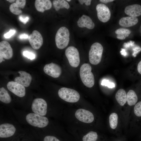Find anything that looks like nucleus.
<instances>
[{"label":"nucleus","instance_id":"1","mask_svg":"<svg viewBox=\"0 0 141 141\" xmlns=\"http://www.w3.org/2000/svg\"><path fill=\"white\" fill-rule=\"evenodd\" d=\"M91 70V66L88 63L83 64L80 70V76L83 83L89 88L92 87L95 84L94 76Z\"/></svg>","mask_w":141,"mask_h":141},{"label":"nucleus","instance_id":"2","mask_svg":"<svg viewBox=\"0 0 141 141\" xmlns=\"http://www.w3.org/2000/svg\"><path fill=\"white\" fill-rule=\"evenodd\" d=\"M25 119L27 122L34 127L43 128L46 127L49 123L48 118L34 113H30L26 116Z\"/></svg>","mask_w":141,"mask_h":141},{"label":"nucleus","instance_id":"3","mask_svg":"<svg viewBox=\"0 0 141 141\" xmlns=\"http://www.w3.org/2000/svg\"><path fill=\"white\" fill-rule=\"evenodd\" d=\"M69 32L67 28L63 26L57 30L55 37V41L57 48L63 49L68 45L69 41Z\"/></svg>","mask_w":141,"mask_h":141},{"label":"nucleus","instance_id":"4","mask_svg":"<svg viewBox=\"0 0 141 141\" xmlns=\"http://www.w3.org/2000/svg\"><path fill=\"white\" fill-rule=\"evenodd\" d=\"M103 48L101 44L98 42L93 43L89 52V59L91 64L96 65L101 62Z\"/></svg>","mask_w":141,"mask_h":141},{"label":"nucleus","instance_id":"5","mask_svg":"<svg viewBox=\"0 0 141 141\" xmlns=\"http://www.w3.org/2000/svg\"><path fill=\"white\" fill-rule=\"evenodd\" d=\"M58 95L61 99L70 103L78 102L80 97L79 94L76 91L65 87L61 88L58 90Z\"/></svg>","mask_w":141,"mask_h":141},{"label":"nucleus","instance_id":"6","mask_svg":"<svg viewBox=\"0 0 141 141\" xmlns=\"http://www.w3.org/2000/svg\"><path fill=\"white\" fill-rule=\"evenodd\" d=\"M65 54L71 66L74 67L78 66L80 59L78 51L76 48L72 46L68 47L65 50Z\"/></svg>","mask_w":141,"mask_h":141},{"label":"nucleus","instance_id":"7","mask_svg":"<svg viewBox=\"0 0 141 141\" xmlns=\"http://www.w3.org/2000/svg\"><path fill=\"white\" fill-rule=\"evenodd\" d=\"M31 109L33 113L45 116L47 111V102L42 98H35L32 102Z\"/></svg>","mask_w":141,"mask_h":141},{"label":"nucleus","instance_id":"8","mask_svg":"<svg viewBox=\"0 0 141 141\" xmlns=\"http://www.w3.org/2000/svg\"><path fill=\"white\" fill-rule=\"evenodd\" d=\"M96 9L98 18L100 21L106 22L109 21L111 17V13L107 6L103 4H99L97 5Z\"/></svg>","mask_w":141,"mask_h":141},{"label":"nucleus","instance_id":"9","mask_svg":"<svg viewBox=\"0 0 141 141\" xmlns=\"http://www.w3.org/2000/svg\"><path fill=\"white\" fill-rule=\"evenodd\" d=\"M75 115L78 120L85 123H92L94 119V115L91 112L82 108L77 110L75 112Z\"/></svg>","mask_w":141,"mask_h":141},{"label":"nucleus","instance_id":"10","mask_svg":"<svg viewBox=\"0 0 141 141\" xmlns=\"http://www.w3.org/2000/svg\"><path fill=\"white\" fill-rule=\"evenodd\" d=\"M13 49L9 43L6 41L0 42V63L3 60V58L9 59L12 57Z\"/></svg>","mask_w":141,"mask_h":141},{"label":"nucleus","instance_id":"11","mask_svg":"<svg viewBox=\"0 0 141 141\" xmlns=\"http://www.w3.org/2000/svg\"><path fill=\"white\" fill-rule=\"evenodd\" d=\"M28 39L30 45L35 49H39L43 44L42 36L40 32L36 30L33 31L29 36Z\"/></svg>","mask_w":141,"mask_h":141},{"label":"nucleus","instance_id":"12","mask_svg":"<svg viewBox=\"0 0 141 141\" xmlns=\"http://www.w3.org/2000/svg\"><path fill=\"white\" fill-rule=\"evenodd\" d=\"M8 90L16 96L22 97L26 94V90L24 86L15 81H11L7 84Z\"/></svg>","mask_w":141,"mask_h":141},{"label":"nucleus","instance_id":"13","mask_svg":"<svg viewBox=\"0 0 141 141\" xmlns=\"http://www.w3.org/2000/svg\"><path fill=\"white\" fill-rule=\"evenodd\" d=\"M16 131V128L13 124L8 123L0 125V137L7 138L13 136Z\"/></svg>","mask_w":141,"mask_h":141},{"label":"nucleus","instance_id":"14","mask_svg":"<svg viewBox=\"0 0 141 141\" xmlns=\"http://www.w3.org/2000/svg\"><path fill=\"white\" fill-rule=\"evenodd\" d=\"M43 70L45 74L54 78L58 77L62 72L60 67L52 62L46 64L44 67Z\"/></svg>","mask_w":141,"mask_h":141},{"label":"nucleus","instance_id":"15","mask_svg":"<svg viewBox=\"0 0 141 141\" xmlns=\"http://www.w3.org/2000/svg\"><path fill=\"white\" fill-rule=\"evenodd\" d=\"M20 76L16 77L15 81L22 85L24 87H28L30 85L32 80V77L29 73L23 71L18 72Z\"/></svg>","mask_w":141,"mask_h":141},{"label":"nucleus","instance_id":"16","mask_svg":"<svg viewBox=\"0 0 141 141\" xmlns=\"http://www.w3.org/2000/svg\"><path fill=\"white\" fill-rule=\"evenodd\" d=\"M124 11L130 16L136 17L141 15V6L138 4L127 6L125 8Z\"/></svg>","mask_w":141,"mask_h":141},{"label":"nucleus","instance_id":"17","mask_svg":"<svg viewBox=\"0 0 141 141\" xmlns=\"http://www.w3.org/2000/svg\"><path fill=\"white\" fill-rule=\"evenodd\" d=\"M77 24L80 27H86L90 29H93L95 26V24L91 18L85 15H83L79 18Z\"/></svg>","mask_w":141,"mask_h":141},{"label":"nucleus","instance_id":"18","mask_svg":"<svg viewBox=\"0 0 141 141\" xmlns=\"http://www.w3.org/2000/svg\"><path fill=\"white\" fill-rule=\"evenodd\" d=\"M26 3L25 0H17L16 2L12 3L9 6L10 11L15 15H19L22 13L20 8H24Z\"/></svg>","mask_w":141,"mask_h":141},{"label":"nucleus","instance_id":"19","mask_svg":"<svg viewBox=\"0 0 141 141\" xmlns=\"http://www.w3.org/2000/svg\"><path fill=\"white\" fill-rule=\"evenodd\" d=\"M34 5L38 11L43 13L44 11L50 9L52 7V3L49 0H36Z\"/></svg>","mask_w":141,"mask_h":141},{"label":"nucleus","instance_id":"20","mask_svg":"<svg viewBox=\"0 0 141 141\" xmlns=\"http://www.w3.org/2000/svg\"><path fill=\"white\" fill-rule=\"evenodd\" d=\"M138 21V19L137 17L130 16L125 17L119 20V24L122 26L129 27L136 25Z\"/></svg>","mask_w":141,"mask_h":141},{"label":"nucleus","instance_id":"21","mask_svg":"<svg viewBox=\"0 0 141 141\" xmlns=\"http://www.w3.org/2000/svg\"><path fill=\"white\" fill-rule=\"evenodd\" d=\"M115 98L118 103L121 106H123L127 101V94L123 89H119L117 91Z\"/></svg>","mask_w":141,"mask_h":141},{"label":"nucleus","instance_id":"22","mask_svg":"<svg viewBox=\"0 0 141 141\" xmlns=\"http://www.w3.org/2000/svg\"><path fill=\"white\" fill-rule=\"evenodd\" d=\"M127 104L130 106L135 105L138 101V97L135 91L132 90H130L127 94Z\"/></svg>","mask_w":141,"mask_h":141},{"label":"nucleus","instance_id":"23","mask_svg":"<svg viewBox=\"0 0 141 141\" xmlns=\"http://www.w3.org/2000/svg\"><path fill=\"white\" fill-rule=\"evenodd\" d=\"M0 100L2 102L6 104L9 103L11 101L10 96L3 87L0 89Z\"/></svg>","mask_w":141,"mask_h":141},{"label":"nucleus","instance_id":"24","mask_svg":"<svg viewBox=\"0 0 141 141\" xmlns=\"http://www.w3.org/2000/svg\"><path fill=\"white\" fill-rule=\"evenodd\" d=\"M53 6L56 11L60 9L65 8L68 9L70 6L68 3L64 0H55L53 1Z\"/></svg>","mask_w":141,"mask_h":141},{"label":"nucleus","instance_id":"25","mask_svg":"<svg viewBox=\"0 0 141 141\" xmlns=\"http://www.w3.org/2000/svg\"><path fill=\"white\" fill-rule=\"evenodd\" d=\"M131 31L129 30L124 28H120L115 31L117 34L116 37L118 39L124 40L128 37L130 34Z\"/></svg>","mask_w":141,"mask_h":141},{"label":"nucleus","instance_id":"26","mask_svg":"<svg viewBox=\"0 0 141 141\" xmlns=\"http://www.w3.org/2000/svg\"><path fill=\"white\" fill-rule=\"evenodd\" d=\"M118 116L115 113H112L110 115L109 117V122L110 128L113 129H115L118 124Z\"/></svg>","mask_w":141,"mask_h":141},{"label":"nucleus","instance_id":"27","mask_svg":"<svg viewBox=\"0 0 141 141\" xmlns=\"http://www.w3.org/2000/svg\"><path fill=\"white\" fill-rule=\"evenodd\" d=\"M97 133L95 132L91 131L84 136L83 141H96L98 138Z\"/></svg>","mask_w":141,"mask_h":141},{"label":"nucleus","instance_id":"28","mask_svg":"<svg viewBox=\"0 0 141 141\" xmlns=\"http://www.w3.org/2000/svg\"><path fill=\"white\" fill-rule=\"evenodd\" d=\"M134 111L136 115L138 117L141 116V101H139L135 104Z\"/></svg>","mask_w":141,"mask_h":141},{"label":"nucleus","instance_id":"29","mask_svg":"<svg viewBox=\"0 0 141 141\" xmlns=\"http://www.w3.org/2000/svg\"><path fill=\"white\" fill-rule=\"evenodd\" d=\"M101 84L102 85L107 86L110 88H112L115 87V84L114 83L110 82L107 80H103Z\"/></svg>","mask_w":141,"mask_h":141},{"label":"nucleus","instance_id":"30","mask_svg":"<svg viewBox=\"0 0 141 141\" xmlns=\"http://www.w3.org/2000/svg\"><path fill=\"white\" fill-rule=\"evenodd\" d=\"M23 54L24 56L31 60H33L35 58V56L34 54L27 51H24Z\"/></svg>","mask_w":141,"mask_h":141},{"label":"nucleus","instance_id":"31","mask_svg":"<svg viewBox=\"0 0 141 141\" xmlns=\"http://www.w3.org/2000/svg\"><path fill=\"white\" fill-rule=\"evenodd\" d=\"M43 141H60L56 137L51 136H46L44 138Z\"/></svg>","mask_w":141,"mask_h":141},{"label":"nucleus","instance_id":"32","mask_svg":"<svg viewBox=\"0 0 141 141\" xmlns=\"http://www.w3.org/2000/svg\"><path fill=\"white\" fill-rule=\"evenodd\" d=\"M15 32L16 31L15 30H11L5 34L4 35V36L5 38H9L13 35L15 33Z\"/></svg>","mask_w":141,"mask_h":141},{"label":"nucleus","instance_id":"33","mask_svg":"<svg viewBox=\"0 0 141 141\" xmlns=\"http://www.w3.org/2000/svg\"><path fill=\"white\" fill-rule=\"evenodd\" d=\"M19 20L25 24H26L28 21L29 20L28 17H24L21 15L19 16Z\"/></svg>","mask_w":141,"mask_h":141},{"label":"nucleus","instance_id":"34","mask_svg":"<svg viewBox=\"0 0 141 141\" xmlns=\"http://www.w3.org/2000/svg\"><path fill=\"white\" fill-rule=\"evenodd\" d=\"M79 2L81 4H83L84 3L86 5H90L91 3V0H78Z\"/></svg>","mask_w":141,"mask_h":141},{"label":"nucleus","instance_id":"35","mask_svg":"<svg viewBox=\"0 0 141 141\" xmlns=\"http://www.w3.org/2000/svg\"><path fill=\"white\" fill-rule=\"evenodd\" d=\"M28 37V35L25 33L21 34L19 36V38L20 39H27Z\"/></svg>","mask_w":141,"mask_h":141},{"label":"nucleus","instance_id":"36","mask_svg":"<svg viewBox=\"0 0 141 141\" xmlns=\"http://www.w3.org/2000/svg\"><path fill=\"white\" fill-rule=\"evenodd\" d=\"M137 69L139 73L141 74V60L138 64Z\"/></svg>","mask_w":141,"mask_h":141},{"label":"nucleus","instance_id":"37","mask_svg":"<svg viewBox=\"0 0 141 141\" xmlns=\"http://www.w3.org/2000/svg\"><path fill=\"white\" fill-rule=\"evenodd\" d=\"M114 1L113 0H100L99 1L101 2L104 3H107Z\"/></svg>","mask_w":141,"mask_h":141},{"label":"nucleus","instance_id":"38","mask_svg":"<svg viewBox=\"0 0 141 141\" xmlns=\"http://www.w3.org/2000/svg\"><path fill=\"white\" fill-rule=\"evenodd\" d=\"M7 1L11 3H13L15 1V0H7Z\"/></svg>","mask_w":141,"mask_h":141},{"label":"nucleus","instance_id":"39","mask_svg":"<svg viewBox=\"0 0 141 141\" xmlns=\"http://www.w3.org/2000/svg\"><path fill=\"white\" fill-rule=\"evenodd\" d=\"M66 1H68V2H70L71 1L70 0H67Z\"/></svg>","mask_w":141,"mask_h":141}]
</instances>
